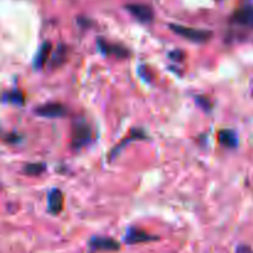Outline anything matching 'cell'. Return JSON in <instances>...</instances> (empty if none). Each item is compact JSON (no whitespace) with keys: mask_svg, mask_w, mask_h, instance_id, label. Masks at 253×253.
Here are the masks:
<instances>
[{"mask_svg":"<svg viewBox=\"0 0 253 253\" xmlns=\"http://www.w3.org/2000/svg\"><path fill=\"white\" fill-rule=\"evenodd\" d=\"M169 29L178 36L188 40V41L195 42V43H204L208 42L212 36V32L209 30L194 29V27L183 26L178 24H169Z\"/></svg>","mask_w":253,"mask_h":253,"instance_id":"obj_1","label":"cell"},{"mask_svg":"<svg viewBox=\"0 0 253 253\" xmlns=\"http://www.w3.org/2000/svg\"><path fill=\"white\" fill-rule=\"evenodd\" d=\"M93 138L91 128L85 121H77L72 128V138L71 145L73 148H83L90 143Z\"/></svg>","mask_w":253,"mask_h":253,"instance_id":"obj_2","label":"cell"},{"mask_svg":"<svg viewBox=\"0 0 253 253\" xmlns=\"http://www.w3.org/2000/svg\"><path fill=\"white\" fill-rule=\"evenodd\" d=\"M88 247L91 252H115L120 250V244L111 237L94 236L89 240Z\"/></svg>","mask_w":253,"mask_h":253,"instance_id":"obj_3","label":"cell"},{"mask_svg":"<svg viewBox=\"0 0 253 253\" xmlns=\"http://www.w3.org/2000/svg\"><path fill=\"white\" fill-rule=\"evenodd\" d=\"M98 49L104 54L109 57H116V58L124 59L130 56V52L126 47L118 43H111L103 39H98Z\"/></svg>","mask_w":253,"mask_h":253,"instance_id":"obj_4","label":"cell"},{"mask_svg":"<svg viewBox=\"0 0 253 253\" xmlns=\"http://www.w3.org/2000/svg\"><path fill=\"white\" fill-rule=\"evenodd\" d=\"M67 108L61 103H47L43 105H40L35 109V114L42 118H63L67 115Z\"/></svg>","mask_w":253,"mask_h":253,"instance_id":"obj_5","label":"cell"},{"mask_svg":"<svg viewBox=\"0 0 253 253\" xmlns=\"http://www.w3.org/2000/svg\"><path fill=\"white\" fill-rule=\"evenodd\" d=\"M125 9L132 15L135 19H137L138 21L143 22V24H148L153 20V10L150 5L146 4H138V2H132V4H127L125 6Z\"/></svg>","mask_w":253,"mask_h":253,"instance_id":"obj_6","label":"cell"},{"mask_svg":"<svg viewBox=\"0 0 253 253\" xmlns=\"http://www.w3.org/2000/svg\"><path fill=\"white\" fill-rule=\"evenodd\" d=\"M145 138H147V133H146L142 128H132V130L130 131V133H128V135L126 136V137L124 138L119 145H116L115 147L111 150V152L108 155V160L113 161L114 158L118 157V156L121 153V151H123L128 143L132 142V141L145 140Z\"/></svg>","mask_w":253,"mask_h":253,"instance_id":"obj_7","label":"cell"},{"mask_svg":"<svg viewBox=\"0 0 253 253\" xmlns=\"http://www.w3.org/2000/svg\"><path fill=\"white\" fill-rule=\"evenodd\" d=\"M157 239H158L157 236H153V235L147 234V232L143 231L142 229L131 226L128 227L127 231H126L125 237H124V241H125L127 245H137V244H145V242L156 241Z\"/></svg>","mask_w":253,"mask_h":253,"instance_id":"obj_8","label":"cell"},{"mask_svg":"<svg viewBox=\"0 0 253 253\" xmlns=\"http://www.w3.org/2000/svg\"><path fill=\"white\" fill-rule=\"evenodd\" d=\"M231 21L237 25H241V26L253 29V5H246V6L237 9L232 14Z\"/></svg>","mask_w":253,"mask_h":253,"instance_id":"obj_9","label":"cell"},{"mask_svg":"<svg viewBox=\"0 0 253 253\" xmlns=\"http://www.w3.org/2000/svg\"><path fill=\"white\" fill-rule=\"evenodd\" d=\"M63 193L58 188H53L48 193V211L52 215H57L63 209Z\"/></svg>","mask_w":253,"mask_h":253,"instance_id":"obj_10","label":"cell"},{"mask_svg":"<svg viewBox=\"0 0 253 253\" xmlns=\"http://www.w3.org/2000/svg\"><path fill=\"white\" fill-rule=\"evenodd\" d=\"M51 52H52L51 42H43L34 58V68L35 69L43 68L44 64H46L47 62H49V59H51Z\"/></svg>","mask_w":253,"mask_h":253,"instance_id":"obj_11","label":"cell"},{"mask_svg":"<svg viewBox=\"0 0 253 253\" xmlns=\"http://www.w3.org/2000/svg\"><path fill=\"white\" fill-rule=\"evenodd\" d=\"M217 140L220 145L225 146L227 148H236L239 146V138H237L236 132L230 128H224L217 132Z\"/></svg>","mask_w":253,"mask_h":253,"instance_id":"obj_12","label":"cell"},{"mask_svg":"<svg viewBox=\"0 0 253 253\" xmlns=\"http://www.w3.org/2000/svg\"><path fill=\"white\" fill-rule=\"evenodd\" d=\"M2 101L4 103L12 104V105L22 106L25 103L24 94L19 90H9L2 94Z\"/></svg>","mask_w":253,"mask_h":253,"instance_id":"obj_13","label":"cell"},{"mask_svg":"<svg viewBox=\"0 0 253 253\" xmlns=\"http://www.w3.org/2000/svg\"><path fill=\"white\" fill-rule=\"evenodd\" d=\"M67 59V48L64 46H58L53 54L51 56L49 59V67L52 68H57V67L62 66Z\"/></svg>","mask_w":253,"mask_h":253,"instance_id":"obj_14","label":"cell"},{"mask_svg":"<svg viewBox=\"0 0 253 253\" xmlns=\"http://www.w3.org/2000/svg\"><path fill=\"white\" fill-rule=\"evenodd\" d=\"M24 173L30 177H39L46 170V165L44 163H27L24 167Z\"/></svg>","mask_w":253,"mask_h":253,"instance_id":"obj_15","label":"cell"},{"mask_svg":"<svg viewBox=\"0 0 253 253\" xmlns=\"http://www.w3.org/2000/svg\"><path fill=\"white\" fill-rule=\"evenodd\" d=\"M195 101H197L198 105H199L202 109H204L205 111L211 110L212 105L207 96H197V98H195Z\"/></svg>","mask_w":253,"mask_h":253,"instance_id":"obj_16","label":"cell"},{"mask_svg":"<svg viewBox=\"0 0 253 253\" xmlns=\"http://www.w3.org/2000/svg\"><path fill=\"white\" fill-rule=\"evenodd\" d=\"M138 74H140L141 78L145 79V81H147V82H152L153 76H152V73H151L150 69H148V67H146V66H141L140 68H138Z\"/></svg>","mask_w":253,"mask_h":253,"instance_id":"obj_17","label":"cell"},{"mask_svg":"<svg viewBox=\"0 0 253 253\" xmlns=\"http://www.w3.org/2000/svg\"><path fill=\"white\" fill-rule=\"evenodd\" d=\"M168 56H169L170 59H173V61H177V62L184 61V58H185V53L183 51H180V49H174V51H170L169 53H168Z\"/></svg>","mask_w":253,"mask_h":253,"instance_id":"obj_18","label":"cell"},{"mask_svg":"<svg viewBox=\"0 0 253 253\" xmlns=\"http://www.w3.org/2000/svg\"><path fill=\"white\" fill-rule=\"evenodd\" d=\"M20 140H21V136L17 135V133H9V135H6V137H5V141L9 143H16L19 142Z\"/></svg>","mask_w":253,"mask_h":253,"instance_id":"obj_19","label":"cell"},{"mask_svg":"<svg viewBox=\"0 0 253 253\" xmlns=\"http://www.w3.org/2000/svg\"><path fill=\"white\" fill-rule=\"evenodd\" d=\"M236 253H253V250L246 245H240L236 249Z\"/></svg>","mask_w":253,"mask_h":253,"instance_id":"obj_20","label":"cell"}]
</instances>
